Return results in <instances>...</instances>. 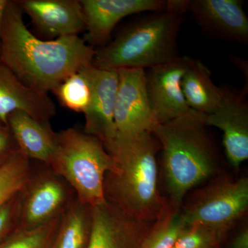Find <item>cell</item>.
<instances>
[{"mask_svg":"<svg viewBox=\"0 0 248 248\" xmlns=\"http://www.w3.org/2000/svg\"><path fill=\"white\" fill-rule=\"evenodd\" d=\"M15 0H8L0 32V62L24 84L52 92L68 76L93 65L95 49L79 35L42 40L28 29Z\"/></svg>","mask_w":248,"mask_h":248,"instance_id":"6da1fadb","label":"cell"},{"mask_svg":"<svg viewBox=\"0 0 248 248\" xmlns=\"http://www.w3.org/2000/svg\"><path fill=\"white\" fill-rule=\"evenodd\" d=\"M104 145L112 160L104 179L106 201L129 216L153 223L168 202L159 187V142L150 132L117 133Z\"/></svg>","mask_w":248,"mask_h":248,"instance_id":"7a4b0ae2","label":"cell"},{"mask_svg":"<svg viewBox=\"0 0 248 248\" xmlns=\"http://www.w3.org/2000/svg\"><path fill=\"white\" fill-rule=\"evenodd\" d=\"M187 12V0H169L166 10L149 13L129 24L102 48L93 66L103 69H146L179 57L177 40Z\"/></svg>","mask_w":248,"mask_h":248,"instance_id":"3957f363","label":"cell"},{"mask_svg":"<svg viewBox=\"0 0 248 248\" xmlns=\"http://www.w3.org/2000/svg\"><path fill=\"white\" fill-rule=\"evenodd\" d=\"M204 118L192 114L158 125L153 132L161 150L169 200L180 206L191 190L218 172L216 149Z\"/></svg>","mask_w":248,"mask_h":248,"instance_id":"277c9868","label":"cell"},{"mask_svg":"<svg viewBox=\"0 0 248 248\" xmlns=\"http://www.w3.org/2000/svg\"><path fill=\"white\" fill-rule=\"evenodd\" d=\"M112 160L99 139L76 128L58 133L48 167L73 189L78 200L93 208L105 203L104 179Z\"/></svg>","mask_w":248,"mask_h":248,"instance_id":"5b68a950","label":"cell"},{"mask_svg":"<svg viewBox=\"0 0 248 248\" xmlns=\"http://www.w3.org/2000/svg\"><path fill=\"white\" fill-rule=\"evenodd\" d=\"M248 209V179L216 175L193 194L182 214L187 225L202 224L228 232Z\"/></svg>","mask_w":248,"mask_h":248,"instance_id":"8992f818","label":"cell"},{"mask_svg":"<svg viewBox=\"0 0 248 248\" xmlns=\"http://www.w3.org/2000/svg\"><path fill=\"white\" fill-rule=\"evenodd\" d=\"M75 196L68 184L46 165L32 166L31 177L19 192L16 228L32 229L48 223L62 215Z\"/></svg>","mask_w":248,"mask_h":248,"instance_id":"52a82bcc","label":"cell"},{"mask_svg":"<svg viewBox=\"0 0 248 248\" xmlns=\"http://www.w3.org/2000/svg\"><path fill=\"white\" fill-rule=\"evenodd\" d=\"M190 58L179 56L146 71L148 99L159 125L197 113L187 105L181 85Z\"/></svg>","mask_w":248,"mask_h":248,"instance_id":"ba28073f","label":"cell"},{"mask_svg":"<svg viewBox=\"0 0 248 248\" xmlns=\"http://www.w3.org/2000/svg\"><path fill=\"white\" fill-rule=\"evenodd\" d=\"M115 124L119 133L150 132L159 125L152 111L146 88V71L124 68L117 71Z\"/></svg>","mask_w":248,"mask_h":248,"instance_id":"9c48e42d","label":"cell"},{"mask_svg":"<svg viewBox=\"0 0 248 248\" xmlns=\"http://www.w3.org/2000/svg\"><path fill=\"white\" fill-rule=\"evenodd\" d=\"M223 88L219 107L204 122L208 127L223 133V144L229 164L238 169L248 159V103L247 91H234Z\"/></svg>","mask_w":248,"mask_h":248,"instance_id":"30bf717a","label":"cell"},{"mask_svg":"<svg viewBox=\"0 0 248 248\" xmlns=\"http://www.w3.org/2000/svg\"><path fill=\"white\" fill-rule=\"evenodd\" d=\"M84 14V40L93 48L110 42L112 31L122 19L131 15L159 12L168 6L165 0H80ZM97 48V49H98ZM95 49V48H94Z\"/></svg>","mask_w":248,"mask_h":248,"instance_id":"8fae6325","label":"cell"},{"mask_svg":"<svg viewBox=\"0 0 248 248\" xmlns=\"http://www.w3.org/2000/svg\"><path fill=\"white\" fill-rule=\"evenodd\" d=\"M151 224L106 202L92 208V228L86 248H141Z\"/></svg>","mask_w":248,"mask_h":248,"instance_id":"7c38bea8","label":"cell"},{"mask_svg":"<svg viewBox=\"0 0 248 248\" xmlns=\"http://www.w3.org/2000/svg\"><path fill=\"white\" fill-rule=\"evenodd\" d=\"M241 0H187V11L208 35L235 43L248 42V18Z\"/></svg>","mask_w":248,"mask_h":248,"instance_id":"4fadbf2b","label":"cell"},{"mask_svg":"<svg viewBox=\"0 0 248 248\" xmlns=\"http://www.w3.org/2000/svg\"><path fill=\"white\" fill-rule=\"evenodd\" d=\"M36 30L48 39L78 35L86 30L80 0H15Z\"/></svg>","mask_w":248,"mask_h":248,"instance_id":"5bb4252c","label":"cell"},{"mask_svg":"<svg viewBox=\"0 0 248 248\" xmlns=\"http://www.w3.org/2000/svg\"><path fill=\"white\" fill-rule=\"evenodd\" d=\"M92 89L91 103L84 114V131L103 143L115 136V108L119 76L117 71L93 65L85 68Z\"/></svg>","mask_w":248,"mask_h":248,"instance_id":"9a60e30c","label":"cell"},{"mask_svg":"<svg viewBox=\"0 0 248 248\" xmlns=\"http://www.w3.org/2000/svg\"><path fill=\"white\" fill-rule=\"evenodd\" d=\"M17 110L43 122L56 115L55 103L48 93L24 84L0 62V122L6 125L8 116Z\"/></svg>","mask_w":248,"mask_h":248,"instance_id":"2e32d148","label":"cell"},{"mask_svg":"<svg viewBox=\"0 0 248 248\" xmlns=\"http://www.w3.org/2000/svg\"><path fill=\"white\" fill-rule=\"evenodd\" d=\"M6 125L23 155L47 166L50 164L58 145V133L49 122H40L17 110L8 116Z\"/></svg>","mask_w":248,"mask_h":248,"instance_id":"e0dca14e","label":"cell"},{"mask_svg":"<svg viewBox=\"0 0 248 248\" xmlns=\"http://www.w3.org/2000/svg\"><path fill=\"white\" fill-rule=\"evenodd\" d=\"M181 85L187 105L197 113L208 115L219 107L223 88L213 82L211 72L200 60L190 58Z\"/></svg>","mask_w":248,"mask_h":248,"instance_id":"ac0fdd59","label":"cell"},{"mask_svg":"<svg viewBox=\"0 0 248 248\" xmlns=\"http://www.w3.org/2000/svg\"><path fill=\"white\" fill-rule=\"evenodd\" d=\"M92 228V208L75 196L60 218L52 248H86Z\"/></svg>","mask_w":248,"mask_h":248,"instance_id":"d6986e66","label":"cell"},{"mask_svg":"<svg viewBox=\"0 0 248 248\" xmlns=\"http://www.w3.org/2000/svg\"><path fill=\"white\" fill-rule=\"evenodd\" d=\"M187 226L182 206L168 200L159 217L152 223L141 248H173Z\"/></svg>","mask_w":248,"mask_h":248,"instance_id":"ffe728a7","label":"cell"},{"mask_svg":"<svg viewBox=\"0 0 248 248\" xmlns=\"http://www.w3.org/2000/svg\"><path fill=\"white\" fill-rule=\"evenodd\" d=\"M32 169L31 160L19 151L0 164V206L22 191Z\"/></svg>","mask_w":248,"mask_h":248,"instance_id":"44dd1931","label":"cell"},{"mask_svg":"<svg viewBox=\"0 0 248 248\" xmlns=\"http://www.w3.org/2000/svg\"><path fill=\"white\" fill-rule=\"evenodd\" d=\"M52 93L62 107L84 114L89 108L92 95L91 82L85 68L68 76Z\"/></svg>","mask_w":248,"mask_h":248,"instance_id":"7402d4cb","label":"cell"},{"mask_svg":"<svg viewBox=\"0 0 248 248\" xmlns=\"http://www.w3.org/2000/svg\"><path fill=\"white\" fill-rule=\"evenodd\" d=\"M61 215L43 226L32 229L16 228L0 243V248H53Z\"/></svg>","mask_w":248,"mask_h":248,"instance_id":"603a6c76","label":"cell"},{"mask_svg":"<svg viewBox=\"0 0 248 248\" xmlns=\"http://www.w3.org/2000/svg\"><path fill=\"white\" fill-rule=\"evenodd\" d=\"M227 234L204 225H188L173 248H220Z\"/></svg>","mask_w":248,"mask_h":248,"instance_id":"cb8c5ba5","label":"cell"},{"mask_svg":"<svg viewBox=\"0 0 248 248\" xmlns=\"http://www.w3.org/2000/svg\"><path fill=\"white\" fill-rule=\"evenodd\" d=\"M19 195L0 206V243L17 228Z\"/></svg>","mask_w":248,"mask_h":248,"instance_id":"d4e9b609","label":"cell"},{"mask_svg":"<svg viewBox=\"0 0 248 248\" xmlns=\"http://www.w3.org/2000/svg\"><path fill=\"white\" fill-rule=\"evenodd\" d=\"M19 152L14 137L7 125L0 122V164Z\"/></svg>","mask_w":248,"mask_h":248,"instance_id":"484cf974","label":"cell"},{"mask_svg":"<svg viewBox=\"0 0 248 248\" xmlns=\"http://www.w3.org/2000/svg\"><path fill=\"white\" fill-rule=\"evenodd\" d=\"M228 248H248V227H244L235 235Z\"/></svg>","mask_w":248,"mask_h":248,"instance_id":"4316f807","label":"cell"},{"mask_svg":"<svg viewBox=\"0 0 248 248\" xmlns=\"http://www.w3.org/2000/svg\"><path fill=\"white\" fill-rule=\"evenodd\" d=\"M8 0H0V32H1V23L4 16L5 9L7 5Z\"/></svg>","mask_w":248,"mask_h":248,"instance_id":"83f0119b","label":"cell"}]
</instances>
